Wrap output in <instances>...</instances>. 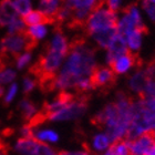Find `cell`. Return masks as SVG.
Masks as SVG:
<instances>
[{
	"instance_id": "obj_24",
	"label": "cell",
	"mask_w": 155,
	"mask_h": 155,
	"mask_svg": "<svg viewBox=\"0 0 155 155\" xmlns=\"http://www.w3.org/2000/svg\"><path fill=\"white\" fill-rule=\"evenodd\" d=\"M33 62V54L31 50H27V51L20 53L15 58V68L17 71H23L32 64Z\"/></svg>"
},
{
	"instance_id": "obj_28",
	"label": "cell",
	"mask_w": 155,
	"mask_h": 155,
	"mask_svg": "<svg viewBox=\"0 0 155 155\" xmlns=\"http://www.w3.org/2000/svg\"><path fill=\"white\" fill-rule=\"evenodd\" d=\"M12 1L16 7L17 12L21 18L27 16L30 11H32L33 7H35L32 0H12Z\"/></svg>"
},
{
	"instance_id": "obj_13",
	"label": "cell",
	"mask_w": 155,
	"mask_h": 155,
	"mask_svg": "<svg viewBox=\"0 0 155 155\" xmlns=\"http://www.w3.org/2000/svg\"><path fill=\"white\" fill-rule=\"evenodd\" d=\"M127 45H126L125 38L121 35H116L114 39L111 41L109 47L105 50V54H104V61L107 63V65H111L112 62L117 59L121 55L127 53Z\"/></svg>"
},
{
	"instance_id": "obj_14",
	"label": "cell",
	"mask_w": 155,
	"mask_h": 155,
	"mask_svg": "<svg viewBox=\"0 0 155 155\" xmlns=\"http://www.w3.org/2000/svg\"><path fill=\"white\" fill-rule=\"evenodd\" d=\"M40 147L38 143L32 136L30 137H21L19 136L11 145L12 152L16 155H36Z\"/></svg>"
},
{
	"instance_id": "obj_38",
	"label": "cell",
	"mask_w": 155,
	"mask_h": 155,
	"mask_svg": "<svg viewBox=\"0 0 155 155\" xmlns=\"http://www.w3.org/2000/svg\"><path fill=\"white\" fill-rule=\"evenodd\" d=\"M147 155H155V145L153 146V149L151 150V152H150V153H149V154H147Z\"/></svg>"
},
{
	"instance_id": "obj_7",
	"label": "cell",
	"mask_w": 155,
	"mask_h": 155,
	"mask_svg": "<svg viewBox=\"0 0 155 155\" xmlns=\"http://www.w3.org/2000/svg\"><path fill=\"white\" fill-rule=\"evenodd\" d=\"M136 29L146 30V28L141 8L136 5H131L123 11L121 16H119L116 23V31L121 36L126 37Z\"/></svg>"
},
{
	"instance_id": "obj_33",
	"label": "cell",
	"mask_w": 155,
	"mask_h": 155,
	"mask_svg": "<svg viewBox=\"0 0 155 155\" xmlns=\"http://www.w3.org/2000/svg\"><path fill=\"white\" fill-rule=\"evenodd\" d=\"M124 0H103V5L105 7H107L110 10L117 12L119 10H121L123 6Z\"/></svg>"
},
{
	"instance_id": "obj_17",
	"label": "cell",
	"mask_w": 155,
	"mask_h": 155,
	"mask_svg": "<svg viewBox=\"0 0 155 155\" xmlns=\"http://www.w3.org/2000/svg\"><path fill=\"white\" fill-rule=\"evenodd\" d=\"M149 80L150 79L146 74L144 68L137 69L130 75L129 80H127V87L132 93L142 95L144 87H145Z\"/></svg>"
},
{
	"instance_id": "obj_5",
	"label": "cell",
	"mask_w": 155,
	"mask_h": 155,
	"mask_svg": "<svg viewBox=\"0 0 155 155\" xmlns=\"http://www.w3.org/2000/svg\"><path fill=\"white\" fill-rule=\"evenodd\" d=\"M117 19V12H114L104 5H101L91 12L83 26L87 36L92 37L97 33L116 29Z\"/></svg>"
},
{
	"instance_id": "obj_29",
	"label": "cell",
	"mask_w": 155,
	"mask_h": 155,
	"mask_svg": "<svg viewBox=\"0 0 155 155\" xmlns=\"http://www.w3.org/2000/svg\"><path fill=\"white\" fill-rule=\"evenodd\" d=\"M27 26L23 19L20 17L18 19H16L13 22H11L9 26L6 28L7 35H20V33L26 32Z\"/></svg>"
},
{
	"instance_id": "obj_12",
	"label": "cell",
	"mask_w": 155,
	"mask_h": 155,
	"mask_svg": "<svg viewBox=\"0 0 155 155\" xmlns=\"http://www.w3.org/2000/svg\"><path fill=\"white\" fill-rule=\"evenodd\" d=\"M130 155H147L155 145L154 134H143L129 139Z\"/></svg>"
},
{
	"instance_id": "obj_19",
	"label": "cell",
	"mask_w": 155,
	"mask_h": 155,
	"mask_svg": "<svg viewBox=\"0 0 155 155\" xmlns=\"http://www.w3.org/2000/svg\"><path fill=\"white\" fill-rule=\"evenodd\" d=\"M63 5V0H38L37 1V9L45 15V17L51 22L55 20L59 10Z\"/></svg>"
},
{
	"instance_id": "obj_21",
	"label": "cell",
	"mask_w": 155,
	"mask_h": 155,
	"mask_svg": "<svg viewBox=\"0 0 155 155\" xmlns=\"http://www.w3.org/2000/svg\"><path fill=\"white\" fill-rule=\"evenodd\" d=\"M49 32H50L49 22L27 27V29H26L27 37L30 39V41L32 42V43L43 41V40L47 39V37L49 36Z\"/></svg>"
},
{
	"instance_id": "obj_40",
	"label": "cell",
	"mask_w": 155,
	"mask_h": 155,
	"mask_svg": "<svg viewBox=\"0 0 155 155\" xmlns=\"http://www.w3.org/2000/svg\"><path fill=\"white\" fill-rule=\"evenodd\" d=\"M2 90H3L2 87H0V95H1V94H2Z\"/></svg>"
},
{
	"instance_id": "obj_23",
	"label": "cell",
	"mask_w": 155,
	"mask_h": 155,
	"mask_svg": "<svg viewBox=\"0 0 155 155\" xmlns=\"http://www.w3.org/2000/svg\"><path fill=\"white\" fill-rule=\"evenodd\" d=\"M18 71L11 65H1L0 67V87L5 89L10 84L17 82Z\"/></svg>"
},
{
	"instance_id": "obj_22",
	"label": "cell",
	"mask_w": 155,
	"mask_h": 155,
	"mask_svg": "<svg viewBox=\"0 0 155 155\" xmlns=\"http://www.w3.org/2000/svg\"><path fill=\"white\" fill-rule=\"evenodd\" d=\"M145 31L146 30L136 29V30H134V31H132L131 33H129L126 37H124L129 52H131V53L134 54V53H136V52H139L140 50H141Z\"/></svg>"
},
{
	"instance_id": "obj_8",
	"label": "cell",
	"mask_w": 155,
	"mask_h": 155,
	"mask_svg": "<svg viewBox=\"0 0 155 155\" xmlns=\"http://www.w3.org/2000/svg\"><path fill=\"white\" fill-rule=\"evenodd\" d=\"M101 5H103V0H63L62 6L72 10V22L83 26L91 12Z\"/></svg>"
},
{
	"instance_id": "obj_9",
	"label": "cell",
	"mask_w": 155,
	"mask_h": 155,
	"mask_svg": "<svg viewBox=\"0 0 155 155\" xmlns=\"http://www.w3.org/2000/svg\"><path fill=\"white\" fill-rule=\"evenodd\" d=\"M32 42L27 37L26 32L20 35H6L0 41V51L3 54L15 57L30 50Z\"/></svg>"
},
{
	"instance_id": "obj_31",
	"label": "cell",
	"mask_w": 155,
	"mask_h": 155,
	"mask_svg": "<svg viewBox=\"0 0 155 155\" xmlns=\"http://www.w3.org/2000/svg\"><path fill=\"white\" fill-rule=\"evenodd\" d=\"M112 150L116 155H130V143L129 140L116 141L112 145Z\"/></svg>"
},
{
	"instance_id": "obj_4",
	"label": "cell",
	"mask_w": 155,
	"mask_h": 155,
	"mask_svg": "<svg viewBox=\"0 0 155 155\" xmlns=\"http://www.w3.org/2000/svg\"><path fill=\"white\" fill-rule=\"evenodd\" d=\"M71 45L68 37L61 30L54 31L49 40L43 54L39 60V73L43 78L52 79L63 65Z\"/></svg>"
},
{
	"instance_id": "obj_35",
	"label": "cell",
	"mask_w": 155,
	"mask_h": 155,
	"mask_svg": "<svg viewBox=\"0 0 155 155\" xmlns=\"http://www.w3.org/2000/svg\"><path fill=\"white\" fill-rule=\"evenodd\" d=\"M32 133H33L32 123H26L19 130V136H21V137H30V136H32Z\"/></svg>"
},
{
	"instance_id": "obj_27",
	"label": "cell",
	"mask_w": 155,
	"mask_h": 155,
	"mask_svg": "<svg viewBox=\"0 0 155 155\" xmlns=\"http://www.w3.org/2000/svg\"><path fill=\"white\" fill-rule=\"evenodd\" d=\"M19 84H20V90H21L22 93L30 94L37 89L38 81L32 75H26V77L22 78V80H21V82Z\"/></svg>"
},
{
	"instance_id": "obj_6",
	"label": "cell",
	"mask_w": 155,
	"mask_h": 155,
	"mask_svg": "<svg viewBox=\"0 0 155 155\" xmlns=\"http://www.w3.org/2000/svg\"><path fill=\"white\" fill-rule=\"evenodd\" d=\"M143 134L155 135V110L143 105L141 99L133 101V120L129 139H134Z\"/></svg>"
},
{
	"instance_id": "obj_1",
	"label": "cell",
	"mask_w": 155,
	"mask_h": 155,
	"mask_svg": "<svg viewBox=\"0 0 155 155\" xmlns=\"http://www.w3.org/2000/svg\"><path fill=\"white\" fill-rule=\"evenodd\" d=\"M97 55L93 45L78 41L71 45L60 71L51 79V87L60 93L75 91L82 79L92 78L97 68Z\"/></svg>"
},
{
	"instance_id": "obj_25",
	"label": "cell",
	"mask_w": 155,
	"mask_h": 155,
	"mask_svg": "<svg viewBox=\"0 0 155 155\" xmlns=\"http://www.w3.org/2000/svg\"><path fill=\"white\" fill-rule=\"evenodd\" d=\"M21 92L20 90V84L18 82L10 84L8 87H6L2 90V100L6 104H11L17 100V97L19 95V93Z\"/></svg>"
},
{
	"instance_id": "obj_10",
	"label": "cell",
	"mask_w": 155,
	"mask_h": 155,
	"mask_svg": "<svg viewBox=\"0 0 155 155\" xmlns=\"http://www.w3.org/2000/svg\"><path fill=\"white\" fill-rule=\"evenodd\" d=\"M32 137L37 142L45 145H55L60 141V133L49 124H33Z\"/></svg>"
},
{
	"instance_id": "obj_26",
	"label": "cell",
	"mask_w": 155,
	"mask_h": 155,
	"mask_svg": "<svg viewBox=\"0 0 155 155\" xmlns=\"http://www.w3.org/2000/svg\"><path fill=\"white\" fill-rule=\"evenodd\" d=\"M27 27L30 26H36V25H40V23L49 22V20L45 17V15L40 12L38 9H33L32 11H30L27 16L22 18Z\"/></svg>"
},
{
	"instance_id": "obj_20",
	"label": "cell",
	"mask_w": 155,
	"mask_h": 155,
	"mask_svg": "<svg viewBox=\"0 0 155 155\" xmlns=\"http://www.w3.org/2000/svg\"><path fill=\"white\" fill-rule=\"evenodd\" d=\"M18 110L22 116V119L26 120L28 123L35 121L40 113V110H39L37 103H35L29 97H23L20 100L19 104H18Z\"/></svg>"
},
{
	"instance_id": "obj_11",
	"label": "cell",
	"mask_w": 155,
	"mask_h": 155,
	"mask_svg": "<svg viewBox=\"0 0 155 155\" xmlns=\"http://www.w3.org/2000/svg\"><path fill=\"white\" fill-rule=\"evenodd\" d=\"M113 144V139L107 131L102 129L94 132L91 135L90 141H89V151L91 152V154L100 155L107 152V150H110Z\"/></svg>"
},
{
	"instance_id": "obj_16",
	"label": "cell",
	"mask_w": 155,
	"mask_h": 155,
	"mask_svg": "<svg viewBox=\"0 0 155 155\" xmlns=\"http://www.w3.org/2000/svg\"><path fill=\"white\" fill-rule=\"evenodd\" d=\"M115 79V73L111 69L110 65H101L97 67L92 75L94 87H107L113 83Z\"/></svg>"
},
{
	"instance_id": "obj_15",
	"label": "cell",
	"mask_w": 155,
	"mask_h": 155,
	"mask_svg": "<svg viewBox=\"0 0 155 155\" xmlns=\"http://www.w3.org/2000/svg\"><path fill=\"white\" fill-rule=\"evenodd\" d=\"M136 64L135 55L127 52L125 54L121 55L117 59H115L112 64L110 65L111 69L113 70L115 75H125L132 71Z\"/></svg>"
},
{
	"instance_id": "obj_2",
	"label": "cell",
	"mask_w": 155,
	"mask_h": 155,
	"mask_svg": "<svg viewBox=\"0 0 155 155\" xmlns=\"http://www.w3.org/2000/svg\"><path fill=\"white\" fill-rule=\"evenodd\" d=\"M133 120V101L119 93L113 102L105 104L95 115V122L103 127L114 142L129 137Z\"/></svg>"
},
{
	"instance_id": "obj_32",
	"label": "cell",
	"mask_w": 155,
	"mask_h": 155,
	"mask_svg": "<svg viewBox=\"0 0 155 155\" xmlns=\"http://www.w3.org/2000/svg\"><path fill=\"white\" fill-rule=\"evenodd\" d=\"M142 97H155V79H150L146 83L144 91H143Z\"/></svg>"
},
{
	"instance_id": "obj_34",
	"label": "cell",
	"mask_w": 155,
	"mask_h": 155,
	"mask_svg": "<svg viewBox=\"0 0 155 155\" xmlns=\"http://www.w3.org/2000/svg\"><path fill=\"white\" fill-rule=\"evenodd\" d=\"M59 154L60 153L54 149V146L40 144V147H39L36 155H59Z\"/></svg>"
},
{
	"instance_id": "obj_18",
	"label": "cell",
	"mask_w": 155,
	"mask_h": 155,
	"mask_svg": "<svg viewBox=\"0 0 155 155\" xmlns=\"http://www.w3.org/2000/svg\"><path fill=\"white\" fill-rule=\"evenodd\" d=\"M20 18L13 5L12 0H1L0 1V27L7 28L10 23Z\"/></svg>"
},
{
	"instance_id": "obj_39",
	"label": "cell",
	"mask_w": 155,
	"mask_h": 155,
	"mask_svg": "<svg viewBox=\"0 0 155 155\" xmlns=\"http://www.w3.org/2000/svg\"><path fill=\"white\" fill-rule=\"evenodd\" d=\"M0 155H6V153L3 152V151H1V150H0Z\"/></svg>"
},
{
	"instance_id": "obj_3",
	"label": "cell",
	"mask_w": 155,
	"mask_h": 155,
	"mask_svg": "<svg viewBox=\"0 0 155 155\" xmlns=\"http://www.w3.org/2000/svg\"><path fill=\"white\" fill-rule=\"evenodd\" d=\"M87 103L83 97L60 93L45 107V117L51 123H68L78 121L85 115Z\"/></svg>"
},
{
	"instance_id": "obj_36",
	"label": "cell",
	"mask_w": 155,
	"mask_h": 155,
	"mask_svg": "<svg viewBox=\"0 0 155 155\" xmlns=\"http://www.w3.org/2000/svg\"><path fill=\"white\" fill-rule=\"evenodd\" d=\"M59 155H92L89 149H74V150H67L63 152H60Z\"/></svg>"
},
{
	"instance_id": "obj_30",
	"label": "cell",
	"mask_w": 155,
	"mask_h": 155,
	"mask_svg": "<svg viewBox=\"0 0 155 155\" xmlns=\"http://www.w3.org/2000/svg\"><path fill=\"white\" fill-rule=\"evenodd\" d=\"M141 10L151 21L155 22V0H142Z\"/></svg>"
},
{
	"instance_id": "obj_37",
	"label": "cell",
	"mask_w": 155,
	"mask_h": 155,
	"mask_svg": "<svg viewBox=\"0 0 155 155\" xmlns=\"http://www.w3.org/2000/svg\"><path fill=\"white\" fill-rule=\"evenodd\" d=\"M100 155H116L115 153H114V151L112 150V147H111L110 150H107V152H104V153H102V154H100Z\"/></svg>"
}]
</instances>
